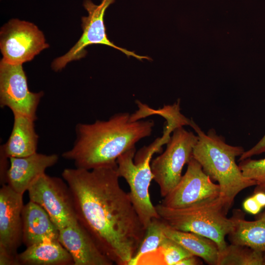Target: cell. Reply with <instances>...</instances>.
I'll return each instance as SVG.
<instances>
[{"mask_svg": "<svg viewBox=\"0 0 265 265\" xmlns=\"http://www.w3.org/2000/svg\"><path fill=\"white\" fill-rule=\"evenodd\" d=\"M116 166L62 173L80 223L100 250L117 265H129L144 238L142 223L129 193L119 183Z\"/></svg>", "mask_w": 265, "mask_h": 265, "instance_id": "1", "label": "cell"}, {"mask_svg": "<svg viewBox=\"0 0 265 265\" xmlns=\"http://www.w3.org/2000/svg\"><path fill=\"white\" fill-rule=\"evenodd\" d=\"M154 126L153 120L134 121L127 112L115 114L107 120L78 124L73 146L62 157L73 160L77 168L87 170L116 166L118 158L149 136Z\"/></svg>", "mask_w": 265, "mask_h": 265, "instance_id": "2", "label": "cell"}, {"mask_svg": "<svg viewBox=\"0 0 265 265\" xmlns=\"http://www.w3.org/2000/svg\"><path fill=\"white\" fill-rule=\"evenodd\" d=\"M190 126L198 136L193 158L211 179L217 182L220 195L226 199L231 209L239 193L256 185L254 181L243 176L236 162V158L245 150L242 146L226 143L224 138L218 135L213 129L205 133L192 120Z\"/></svg>", "mask_w": 265, "mask_h": 265, "instance_id": "3", "label": "cell"}, {"mask_svg": "<svg viewBox=\"0 0 265 265\" xmlns=\"http://www.w3.org/2000/svg\"><path fill=\"white\" fill-rule=\"evenodd\" d=\"M160 218L170 227L192 232L214 241L219 251L227 245L226 236L232 231L234 222L227 215L230 208L221 195L179 209L155 206Z\"/></svg>", "mask_w": 265, "mask_h": 265, "instance_id": "4", "label": "cell"}, {"mask_svg": "<svg viewBox=\"0 0 265 265\" xmlns=\"http://www.w3.org/2000/svg\"><path fill=\"white\" fill-rule=\"evenodd\" d=\"M168 141V137L163 135L136 153L134 147L117 159L118 175L128 184L131 201L145 229L153 219L160 218L149 194V186L154 179L151 167V159L154 154L159 152L162 145Z\"/></svg>", "mask_w": 265, "mask_h": 265, "instance_id": "5", "label": "cell"}, {"mask_svg": "<svg viewBox=\"0 0 265 265\" xmlns=\"http://www.w3.org/2000/svg\"><path fill=\"white\" fill-rule=\"evenodd\" d=\"M197 140V135L183 127H178L172 132L164 152L151 161L153 180L161 197L168 194L180 180L184 166L193 157Z\"/></svg>", "mask_w": 265, "mask_h": 265, "instance_id": "6", "label": "cell"}, {"mask_svg": "<svg viewBox=\"0 0 265 265\" xmlns=\"http://www.w3.org/2000/svg\"><path fill=\"white\" fill-rule=\"evenodd\" d=\"M115 0H101L99 4H95L91 0H84L83 6L88 15L81 18L82 34L75 45L65 54L55 58L52 63L53 70H61L69 62L79 60L86 54V48L94 44H102L118 50L127 56H132L142 60L151 59L148 56L139 55L134 52L119 47L107 37L104 23V16L107 8Z\"/></svg>", "mask_w": 265, "mask_h": 265, "instance_id": "7", "label": "cell"}, {"mask_svg": "<svg viewBox=\"0 0 265 265\" xmlns=\"http://www.w3.org/2000/svg\"><path fill=\"white\" fill-rule=\"evenodd\" d=\"M27 191L29 201L47 212L59 231L79 222L71 192L64 180L44 173Z\"/></svg>", "mask_w": 265, "mask_h": 265, "instance_id": "8", "label": "cell"}, {"mask_svg": "<svg viewBox=\"0 0 265 265\" xmlns=\"http://www.w3.org/2000/svg\"><path fill=\"white\" fill-rule=\"evenodd\" d=\"M49 47L43 32L31 22L12 19L1 28V60L8 64L30 61Z\"/></svg>", "mask_w": 265, "mask_h": 265, "instance_id": "9", "label": "cell"}, {"mask_svg": "<svg viewBox=\"0 0 265 265\" xmlns=\"http://www.w3.org/2000/svg\"><path fill=\"white\" fill-rule=\"evenodd\" d=\"M23 195L7 185L0 189V265H17V251L23 242Z\"/></svg>", "mask_w": 265, "mask_h": 265, "instance_id": "10", "label": "cell"}, {"mask_svg": "<svg viewBox=\"0 0 265 265\" xmlns=\"http://www.w3.org/2000/svg\"><path fill=\"white\" fill-rule=\"evenodd\" d=\"M42 91L33 92L28 87L22 64L0 62V106L9 108L13 113L37 119L36 111Z\"/></svg>", "mask_w": 265, "mask_h": 265, "instance_id": "11", "label": "cell"}, {"mask_svg": "<svg viewBox=\"0 0 265 265\" xmlns=\"http://www.w3.org/2000/svg\"><path fill=\"white\" fill-rule=\"evenodd\" d=\"M220 194L218 184H215L193 157L187 163L185 174L161 204L172 209L186 207L213 199Z\"/></svg>", "mask_w": 265, "mask_h": 265, "instance_id": "12", "label": "cell"}, {"mask_svg": "<svg viewBox=\"0 0 265 265\" xmlns=\"http://www.w3.org/2000/svg\"><path fill=\"white\" fill-rule=\"evenodd\" d=\"M58 239L72 257L74 265H112L79 222L59 231Z\"/></svg>", "mask_w": 265, "mask_h": 265, "instance_id": "13", "label": "cell"}, {"mask_svg": "<svg viewBox=\"0 0 265 265\" xmlns=\"http://www.w3.org/2000/svg\"><path fill=\"white\" fill-rule=\"evenodd\" d=\"M5 179L7 185L16 192L23 194L46 170L56 163V154L45 155L37 152L22 158H10Z\"/></svg>", "mask_w": 265, "mask_h": 265, "instance_id": "14", "label": "cell"}, {"mask_svg": "<svg viewBox=\"0 0 265 265\" xmlns=\"http://www.w3.org/2000/svg\"><path fill=\"white\" fill-rule=\"evenodd\" d=\"M22 241L27 247L49 240L58 239L59 230L47 212L29 201L22 212Z\"/></svg>", "mask_w": 265, "mask_h": 265, "instance_id": "15", "label": "cell"}, {"mask_svg": "<svg viewBox=\"0 0 265 265\" xmlns=\"http://www.w3.org/2000/svg\"><path fill=\"white\" fill-rule=\"evenodd\" d=\"M11 134L0 147V155L9 159L22 158L37 152L39 136L35 129V120L19 114L13 113Z\"/></svg>", "mask_w": 265, "mask_h": 265, "instance_id": "16", "label": "cell"}, {"mask_svg": "<svg viewBox=\"0 0 265 265\" xmlns=\"http://www.w3.org/2000/svg\"><path fill=\"white\" fill-rule=\"evenodd\" d=\"M245 214L239 209L233 210L231 217L234 224L228 235L229 240L265 252V210L256 214L254 220H246Z\"/></svg>", "mask_w": 265, "mask_h": 265, "instance_id": "17", "label": "cell"}, {"mask_svg": "<svg viewBox=\"0 0 265 265\" xmlns=\"http://www.w3.org/2000/svg\"><path fill=\"white\" fill-rule=\"evenodd\" d=\"M17 265H74L72 256L58 239L27 247L17 257Z\"/></svg>", "mask_w": 265, "mask_h": 265, "instance_id": "18", "label": "cell"}, {"mask_svg": "<svg viewBox=\"0 0 265 265\" xmlns=\"http://www.w3.org/2000/svg\"><path fill=\"white\" fill-rule=\"evenodd\" d=\"M163 230L167 238L177 242L192 255L209 265H217L219 249L212 240L192 232L173 229L165 222Z\"/></svg>", "mask_w": 265, "mask_h": 265, "instance_id": "19", "label": "cell"}, {"mask_svg": "<svg viewBox=\"0 0 265 265\" xmlns=\"http://www.w3.org/2000/svg\"><path fill=\"white\" fill-rule=\"evenodd\" d=\"M264 252L230 243L219 251L217 265H264Z\"/></svg>", "mask_w": 265, "mask_h": 265, "instance_id": "20", "label": "cell"}, {"mask_svg": "<svg viewBox=\"0 0 265 265\" xmlns=\"http://www.w3.org/2000/svg\"><path fill=\"white\" fill-rule=\"evenodd\" d=\"M163 221L160 218L152 220L146 229L144 238L135 255L129 265H138L144 255L159 250L166 238L163 230Z\"/></svg>", "mask_w": 265, "mask_h": 265, "instance_id": "21", "label": "cell"}, {"mask_svg": "<svg viewBox=\"0 0 265 265\" xmlns=\"http://www.w3.org/2000/svg\"><path fill=\"white\" fill-rule=\"evenodd\" d=\"M238 166L245 177L255 182L253 192H265V158L260 159L247 158L239 161Z\"/></svg>", "mask_w": 265, "mask_h": 265, "instance_id": "22", "label": "cell"}, {"mask_svg": "<svg viewBox=\"0 0 265 265\" xmlns=\"http://www.w3.org/2000/svg\"><path fill=\"white\" fill-rule=\"evenodd\" d=\"M159 250L164 265H177L181 260L192 255L181 245L166 237Z\"/></svg>", "mask_w": 265, "mask_h": 265, "instance_id": "23", "label": "cell"}, {"mask_svg": "<svg viewBox=\"0 0 265 265\" xmlns=\"http://www.w3.org/2000/svg\"><path fill=\"white\" fill-rule=\"evenodd\" d=\"M265 152V134L259 141L253 147L245 151L240 156L239 161L250 158L254 155H257Z\"/></svg>", "mask_w": 265, "mask_h": 265, "instance_id": "24", "label": "cell"}, {"mask_svg": "<svg viewBox=\"0 0 265 265\" xmlns=\"http://www.w3.org/2000/svg\"><path fill=\"white\" fill-rule=\"evenodd\" d=\"M242 207L245 212L253 215L258 214L262 209L253 195L247 197L243 201Z\"/></svg>", "mask_w": 265, "mask_h": 265, "instance_id": "25", "label": "cell"}, {"mask_svg": "<svg viewBox=\"0 0 265 265\" xmlns=\"http://www.w3.org/2000/svg\"><path fill=\"white\" fill-rule=\"evenodd\" d=\"M202 264L203 262L200 258L191 255L181 260L177 264V265H200Z\"/></svg>", "mask_w": 265, "mask_h": 265, "instance_id": "26", "label": "cell"}, {"mask_svg": "<svg viewBox=\"0 0 265 265\" xmlns=\"http://www.w3.org/2000/svg\"><path fill=\"white\" fill-rule=\"evenodd\" d=\"M252 195L262 209L265 208V192H253Z\"/></svg>", "mask_w": 265, "mask_h": 265, "instance_id": "27", "label": "cell"}, {"mask_svg": "<svg viewBox=\"0 0 265 265\" xmlns=\"http://www.w3.org/2000/svg\"><path fill=\"white\" fill-rule=\"evenodd\" d=\"M264 265H265V252H264Z\"/></svg>", "mask_w": 265, "mask_h": 265, "instance_id": "28", "label": "cell"}]
</instances>
